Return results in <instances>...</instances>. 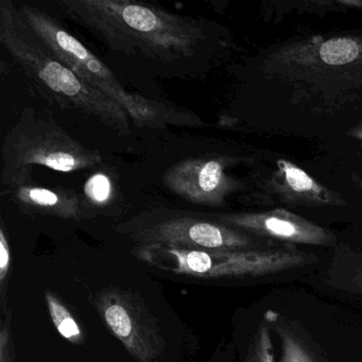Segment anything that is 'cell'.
I'll list each match as a JSON object with an SVG mask.
<instances>
[{
	"instance_id": "cell-7",
	"label": "cell",
	"mask_w": 362,
	"mask_h": 362,
	"mask_svg": "<svg viewBox=\"0 0 362 362\" xmlns=\"http://www.w3.org/2000/svg\"><path fill=\"white\" fill-rule=\"evenodd\" d=\"M93 303L105 325L135 361H158L166 342L156 317L136 294L107 287L95 296Z\"/></svg>"
},
{
	"instance_id": "cell-3",
	"label": "cell",
	"mask_w": 362,
	"mask_h": 362,
	"mask_svg": "<svg viewBox=\"0 0 362 362\" xmlns=\"http://www.w3.org/2000/svg\"><path fill=\"white\" fill-rule=\"evenodd\" d=\"M18 12L26 26L50 54L95 90L120 105L139 128H164L169 124L200 126V117L194 114L124 90L103 60L43 10L23 5Z\"/></svg>"
},
{
	"instance_id": "cell-9",
	"label": "cell",
	"mask_w": 362,
	"mask_h": 362,
	"mask_svg": "<svg viewBox=\"0 0 362 362\" xmlns=\"http://www.w3.org/2000/svg\"><path fill=\"white\" fill-rule=\"evenodd\" d=\"M5 188L8 197L26 213L75 221L88 218L86 204L74 190L43 187L31 182Z\"/></svg>"
},
{
	"instance_id": "cell-10",
	"label": "cell",
	"mask_w": 362,
	"mask_h": 362,
	"mask_svg": "<svg viewBox=\"0 0 362 362\" xmlns=\"http://www.w3.org/2000/svg\"><path fill=\"white\" fill-rule=\"evenodd\" d=\"M220 221L249 228L255 232L264 233L276 238L293 241V243H313V245L327 243V237L320 228L305 226L294 220L284 219L275 216L262 220L258 218L222 216L220 217Z\"/></svg>"
},
{
	"instance_id": "cell-2",
	"label": "cell",
	"mask_w": 362,
	"mask_h": 362,
	"mask_svg": "<svg viewBox=\"0 0 362 362\" xmlns=\"http://www.w3.org/2000/svg\"><path fill=\"white\" fill-rule=\"evenodd\" d=\"M0 42L42 96L61 109L98 118L117 134H131V118L50 54L9 0L0 3Z\"/></svg>"
},
{
	"instance_id": "cell-16",
	"label": "cell",
	"mask_w": 362,
	"mask_h": 362,
	"mask_svg": "<svg viewBox=\"0 0 362 362\" xmlns=\"http://www.w3.org/2000/svg\"><path fill=\"white\" fill-rule=\"evenodd\" d=\"M86 196L92 202L103 204L111 198L112 184L105 175H96L90 177L86 185Z\"/></svg>"
},
{
	"instance_id": "cell-12",
	"label": "cell",
	"mask_w": 362,
	"mask_h": 362,
	"mask_svg": "<svg viewBox=\"0 0 362 362\" xmlns=\"http://www.w3.org/2000/svg\"><path fill=\"white\" fill-rule=\"evenodd\" d=\"M45 300L48 313L59 334L74 344H82L86 339L83 328L71 310L54 292L46 291Z\"/></svg>"
},
{
	"instance_id": "cell-5",
	"label": "cell",
	"mask_w": 362,
	"mask_h": 362,
	"mask_svg": "<svg viewBox=\"0 0 362 362\" xmlns=\"http://www.w3.org/2000/svg\"><path fill=\"white\" fill-rule=\"evenodd\" d=\"M135 257L175 275L217 279L257 277L300 268L313 257L296 251L186 249L164 245H137Z\"/></svg>"
},
{
	"instance_id": "cell-4",
	"label": "cell",
	"mask_w": 362,
	"mask_h": 362,
	"mask_svg": "<svg viewBox=\"0 0 362 362\" xmlns=\"http://www.w3.org/2000/svg\"><path fill=\"white\" fill-rule=\"evenodd\" d=\"M5 187L31 182L33 166L62 173L86 170L103 163L96 150L84 147L52 120L25 110L3 146Z\"/></svg>"
},
{
	"instance_id": "cell-15",
	"label": "cell",
	"mask_w": 362,
	"mask_h": 362,
	"mask_svg": "<svg viewBox=\"0 0 362 362\" xmlns=\"http://www.w3.org/2000/svg\"><path fill=\"white\" fill-rule=\"evenodd\" d=\"M11 270V247L5 228H0V302L3 313H7V289Z\"/></svg>"
},
{
	"instance_id": "cell-6",
	"label": "cell",
	"mask_w": 362,
	"mask_h": 362,
	"mask_svg": "<svg viewBox=\"0 0 362 362\" xmlns=\"http://www.w3.org/2000/svg\"><path fill=\"white\" fill-rule=\"evenodd\" d=\"M139 245H164L186 249L240 250L243 235L196 215L158 209L144 211L117 228Z\"/></svg>"
},
{
	"instance_id": "cell-18",
	"label": "cell",
	"mask_w": 362,
	"mask_h": 362,
	"mask_svg": "<svg viewBox=\"0 0 362 362\" xmlns=\"http://www.w3.org/2000/svg\"><path fill=\"white\" fill-rule=\"evenodd\" d=\"M349 286L353 291L362 294V267L356 271L355 274L349 281Z\"/></svg>"
},
{
	"instance_id": "cell-13",
	"label": "cell",
	"mask_w": 362,
	"mask_h": 362,
	"mask_svg": "<svg viewBox=\"0 0 362 362\" xmlns=\"http://www.w3.org/2000/svg\"><path fill=\"white\" fill-rule=\"evenodd\" d=\"M359 54V46L349 39H332L320 48V57L329 65H343L353 62Z\"/></svg>"
},
{
	"instance_id": "cell-14",
	"label": "cell",
	"mask_w": 362,
	"mask_h": 362,
	"mask_svg": "<svg viewBox=\"0 0 362 362\" xmlns=\"http://www.w3.org/2000/svg\"><path fill=\"white\" fill-rule=\"evenodd\" d=\"M247 362H275L270 326L260 324L254 337Z\"/></svg>"
},
{
	"instance_id": "cell-1",
	"label": "cell",
	"mask_w": 362,
	"mask_h": 362,
	"mask_svg": "<svg viewBox=\"0 0 362 362\" xmlns=\"http://www.w3.org/2000/svg\"><path fill=\"white\" fill-rule=\"evenodd\" d=\"M61 12L114 52L160 62L196 56L205 40L196 18L130 0H61Z\"/></svg>"
},
{
	"instance_id": "cell-17",
	"label": "cell",
	"mask_w": 362,
	"mask_h": 362,
	"mask_svg": "<svg viewBox=\"0 0 362 362\" xmlns=\"http://www.w3.org/2000/svg\"><path fill=\"white\" fill-rule=\"evenodd\" d=\"M286 179L292 189L296 192H307L313 189V181L304 171L287 165L285 168Z\"/></svg>"
},
{
	"instance_id": "cell-8",
	"label": "cell",
	"mask_w": 362,
	"mask_h": 362,
	"mask_svg": "<svg viewBox=\"0 0 362 362\" xmlns=\"http://www.w3.org/2000/svg\"><path fill=\"white\" fill-rule=\"evenodd\" d=\"M166 187L180 198L196 205H215L226 189L221 160L187 158L173 165L163 177Z\"/></svg>"
},
{
	"instance_id": "cell-11",
	"label": "cell",
	"mask_w": 362,
	"mask_h": 362,
	"mask_svg": "<svg viewBox=\"0 0 362 362\" xmlns=\"http://www.w3.org/2000/svg\"><path fill=\"white\" fill-rule=\"evenodd\" d=\"M264 319L279 336L281 362H317L306 344L292 332L279 313L273 310L266 311Z\"/></svg>"
}]
</instances>
